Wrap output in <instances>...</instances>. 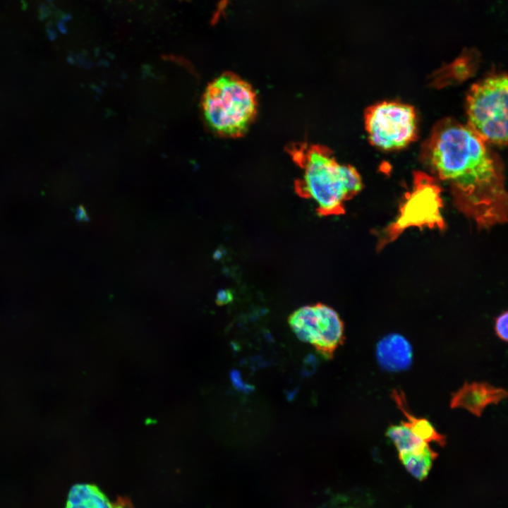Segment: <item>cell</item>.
Returning a JSON list of instances; mask_svg holds the SVG:
<instances>
[{
	"mask_svg": "<svg viewBox=\"0 0 508 508\" xmlns=\"http://www.w3.org/2000/svg\"><path fill=\"white\" fill-rule=\"evenodd\" d=\"M204 120L209 128L221 136L243 135L257 114L258 101L252 86L231 73L212 81L201 102Z\"/></svg>",
	"mask_w": 508,
	"mask_h": 508,
	"instance_id": "obj_3",
	"label": "cell"
},
{
	"mask_svg": "<svg viewBox=\"0 0 508 508\" xmlns=\"http://www.w3.org/2000/svg\"><path fill=\"white\" fill-rule=\"evenodd\" d=\"M391 397L407 419V421H401V423L407 426L413 434L427 443L433 442L442 447L446 445V437L438 433L427 418H417L410 413L405 394L401 390L394 389Z\"/></svg>",
	"mask_w": 508,
	"mask_h": 508,
	"instance_id": "obj_10",
	"label": "cell"
},
{
	"mask_svg": "<svg viewBox=\"0 0 508 508\" xmlns=\"http://www.w3.org/2000/svg\"><path fill=\"white\" fill-rule=\"evenodd\" d=\"M437 454L428 445L418 452L399 453V457L406 469L416 479L422 480L429 473Z\"/></svg>",
	"mask_w": 508,
	"mask_h": 508,
	"instance_id": "obj_12",
	"label": "cell"
},
{
	"mask_svg": "<svg viewBox=\"0 0 508 508\" xmlns=\"http://www.w3.org/2000/svg\"><path fill=\"white\" fill-rule=\"evenodd\" d=\"M130 1H133V0H130ZM178 1H190V0H178Z\"/></svg>",
	"mask_w": 508,
	"mask_h": 508,
	"instance_id": "obj_18",
	"label": "cell"
},
{
	"mask_svg": "<svg viewBox=\"0 0 508 508\" xmlns=\"http://www.w3.org/2000/svg\"><path fill=\"white\" fill-rule=\"evenodd\" d=\"M230 300V293L227 291H220L217 294L216 302L218 304L222 305L228 303Z\"/></svg>",
	"mask_w": 508,
	"mask_h": 508,
	"instance_id": "obj_16",
	"label": "cell"
},
{
	"mask_svg": "<svg viewBox=\"0 0 508 508\" xmlns=\"http://www.w3.org/2000/svg\"><path fill=\"white\" fill-rule=\"evenodd\" d=\"M508 79L505 74L473 84L466 97L467 126L486 143H507Z\"/></svg>",
	"mask_w": 508,
	"mask_h": 508,
	"instance_id": "obj_4",
	"label": "cell"
},
{
	"mask_svg": "<svg viewBox=\"0 0 508 508\" xmlns=\"http://www.w3.org/2000/svg\"><path fill=\"white\" fill-rule=\"evenodd\" d=\"M385 435L392 440L399 453L421 451L428 445L402 423L391 425Z\"/></svg>",
	"mask_w": 508,
	"mask_h": 508,
	"instance_id": "obj_13",
	"label": "cell"
},
{
	"mask_svg": "<svg viewBox=\"0 0 508 508\" xmlns=\"http://www.w3.org/2000/svg\"><path fill=\"white\" fill-rule=\"evenodd\" d=\"M507 323L508 314L506 310L498 315L495 322V330L496 335L499 339L505 342L508 340Z\"/></svg>",
	"mask_w": 508,
	"mask_h": 508,
	"instance_id": "obj_14",
	"label": "cell"
},
{
	"mask_svg": "<svg viewBox=\"0 0 508 508\" xmlns=\"http://www.w3.org/2000/svg\"><path fill=\"white\" fill-rule=\"evenodd\" d=\"M375 353L379 365L388 372L405 370L413 361L411 344L398 333L389 334L382 338L377 344Z\"/></svg>",
	"mask_w": 508,
	"mask_h": 508,
	"instance_id": "obj_9",
	"label": "cell"
},
{
	"mask_svg": "<svg viewBox=\"0 0 508 508\" xmlns=\"http://www.w3.org/2000/svg\"><path fill=\"white\" fill-rule=\"evenodd\" d=\"M466 124L454 119L437 122L423 147V159L450 187L456 208L479 228L507 220L503 166Z\"/></svg>",
	"mask_w": 508,
	"mask_h": 508,
	"instance_id": "obj_1",
	"label": "cell"
},
{
	"mask_svg": "<svg viewBox=\"0 0 508 508\" xmlns=\"http://www.w3.org/2000/svg\"><path fill=\"white\" fill-rule=\"evenodd\" d=\"M288 322L300 340L311 344L326 359L332 358L344 342L343 321L337 311L327 305L302 306L290 315Z\"/></svg>",
	"mask_w": 508,
	"mask_h": 508,
	"instance_id": "obj_6",
	"label": "cell"
},
{
	"mask_svg": "<svg viewBox=\"0 0 508 508\" xmlns=\"http://www.w3.org/2000/svg\"><path fill=\"white\" fill-rule=\"evenodd\" d=\"M77 215L78 217L79 220H87L88 219V217L87 216V214L85 212V210L83 207H80L78 209Z\"/></svg>",
	"mask_w": 508,
	"mask_h": 508,
	"instance_id": "obj_17",
	"label": "cell"
},
{
	"mask_svg": "<svg viewBox=\"0 0 508 508\" xmlns=\"http://www.w3.org/2000/svg\"><path fill=\"white\" fill-rule=\"evenodd\" d=\"M507 396L505 389L487 382H465L452 394L450 406L452 409L463 408L480 417L487 406L497 404Z\"/></svg>",
	"mask_w": 508,
	"mask_h": 508,
	"instance_id": "obj_8",
	"label": "cell"
},
{
	"mask_svg": "<svg viewBox=\"0 0 508 508\" xmlns=\"http://www.w3.org/2000/svg\"><path fill=\"white\" fill-rule=\"evenodd\" d=\"M66 508H119L95 485L80 483L68 493Z\"/></svg>",
	"mask_w": 508,
	"mask_h": 508,
	"instance_id": "obj_11",
	"label": "cell"
},
{
	"mask_svg": "<svg viewBox=\"0 0 508 508\" xmlns=\"http://www.w3.org/2000/svg\"><path fill=\"white\" fill-rule=\"evenodd\" d=\"M365 126L370 143L385 150L403 148L417 136L414 108L397 102L384 101L368 107Z\"/></svg>",
	"mask_w": 508,
	"mask_h": 508,
	"instance_id": "obj_5",
	"label": "cell"
},
{
	"mask_svg": "<svg viewBox=\"0 0 508 508\" xmlns=\"http://www.w3.org/2000/svg\"><path fill=\"white\" fill-rule=\"evenodd\" d=\"M290 154L301 170L295 183L296 191L310 200L318 214H344V202L362 190V179L356 169L339 163L327 147L299 144L291 147Z\"/></svg>",
	"mask_w": 508,
	"mask_h": 508,
	"instance_id": "obj_2",
	"label": "cell"
},
{
	"mask_svg": "<svg viewBox=\"0 0 508 508\" xmlns=\"http://www.w3.org/2000/svg\"><path fill=\"white\" fill-rule=\"evenodd\" d=\"M234 0H219L211 16L210 24L213 26L218 24L225 18L227 10Z\"/></svg>",
	"mask_w": 508,
	"mask_h": 508,
	"instance_id": "obj_15",
	"label": "cell"
},
{
	"mask_svg": "<svg viewBox=\"0 0 508 508\" xmlns=\"http://www.w3.org/2000/svg\"><path fill=\"white\" fill-rule=\"evenodd\" d=\"M404 203L398 221L392 226V238L399 231L409 226L437 224L442 227L440 188L432 176L416 172L413 190L406 195Z\"/></svg>",
	"mask_w": 508,
	"mask_h": 508,
	"instance_id": "obj_7",
	"label": "cell"
}]
</instances>
